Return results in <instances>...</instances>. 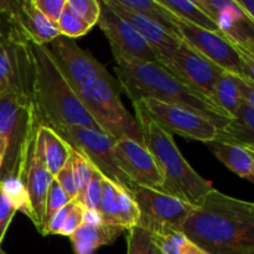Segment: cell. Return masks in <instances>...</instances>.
<instances>
[{
  "label": "cell",
  "instance_id": "obj_1",
  "mask_svg": "<svg viewBox=\"0 0 254 254\" xmlns=\"http://www.w3.org/2000/svg\"><path fill=\"white\" fill-rule=\"evenodd\" d=\"M180 231L206 254H254V203L213 188Z\"/></svg>",
  "mask_w": 254,
  "mask_h": 254
},
{
  "label": "cell",
  "instance_id": "obj_2",
  "mask_svg": "<svg viewBox=\"0 0 254 254\" xmlns=\"http://www.w3.org/2000/svg\"><path fill=\"white\" fill-rule=\"evenodd\" d=\"M31 59V102L39 126L54 130L68 127L98 129L82 106L45 46L29 42Z\"/></svg>",
  "mask_w": 254,
  "mask_h": 254
},
{
  "label": "cell",
  "instance_id": "obj_3",
  "mask_svg": "<svg viewBox=\"0 0 254 254\" xmlns=\"http://www.w3.org/2000/svg\"><path fill=\"white\" fill-rule=\"evenodd\" d=\"M117 81L131 102L154 99L192 109L215 122L221 129L231 117L211 99L198 93L156 62H117Z\"/></svg>",
  "mask_w": 254,
  "mask_h": 254
},
{
  "label": "cell",
  "instance_id": "obj_4",
  "mask_svg": "<svg viewBox=\"0 0 254 254\" xmlns=\"http://www.w3.org/2000/svg\"><path fill=\"white\" fill-rule=\"evenodd\" d=\"M135 121L140 129L141 141L151 153L163 176L161 191L189 205L197 206L213 189L210 181L205 180L184 158L173 134L139 111H135Z\"/></svg>",
  "mask_w": 254,
  "mask_h": 254
},
{
  "label": "cell",
  "instance_id": "obj_5",
  "mask_svg": "<svg viewBox=\"0 0 254 254\" xmlns=\"http://www.w3.org/2000/svg\"><path fill=\"white\" fill-rule=\"evenodd\" d=\"M37 127L30 97L14 92L0 94V181L21 179L27 148Z\"/></svg>",
  "mask_w": 254,
  "mask_h": 254
},
{
  "label": "cell",
  "instance_id": "obj_6",
  "mask_svg": "<svg viewBox=\"0 0 254 254\" xmlns=\"http://www.w3.org/2000/svg\"><path fill=\"white\" fill-rule=\"evenodd\" d=\"M71 88L102 131L116 140L129 136L141 141L135 117L129 113L122 102L121 86L109 72L88 77Z\"/></svg>",
  "mask_w": 254,
  "mask_h": 254
},
{
  "label": "cell",
  "instance_id": "obj_7",
  "mask_svg": "<svg viewBox=\"0 0 254 254\" xmlns=\"http://www.w3.org/2000/svg\"><path fill=\"white\" fill-rule=\"evenodd\" d=\"M178 27L181 41L190 45L223 72L254 83V56L243 52L223 35L200 29L183 20H179Z\"/></svg>",
  "mask_w": 254,
  "mask_h": 254
},
{
  "label": "cell",
  "instance_id": "obj_8",
  "mask_svg": "<svg viewBox=\"0 0 254 254\" xmlns=\"http://www.w3.org/2000/svg\"><path fill=\"white\" fill-rule=\"evenodd\" d=\"M55 131L71 148L84 156L104 178L126 189L129 193L134 190L136 185L127 178L117 163L113 150L116 139L104 131L86 127H68Z\"/></svg>",
  "mask_w": 254,
  "mask_h": 254
},
{
  "label": "cell",
  "instance_id": "obj_9",
  "mask_svg": "<svg viewBox=\"0 0 254 254\" xmlns=\"http://www.w3.org/2000/svg\"><path fill=\"white\" fill-rule=\"evenodd\" d=\"M135 111L141 112L153 119L156 124L169 131L184 136L189 140L208 141L216 140L218 138L221 128L207 117L175 104L163 103L154 99H140L133 102Z\"/></svg>",
  "mask_w": 254,
  "mask_h": 254
},
{
  "label": "cell",
  "instance_id": "obj_10",
  "mask_svg": "<svg viewBox=\"0 0 254 254\" xmlns=\"http://www.w3.org/2000/svg\"><path fill=\"white\" fill-rule=\"evenodd\" d=\"M130 195L140 210L138 226L150 232L159 230L180 231L193 207L175 196L141 186H135Z\"/></svg>",
  "mask_w": 254,
  "mask_h": 254
},
{
  "label": "cell",
  "instance_id": "obj_11",
  "mask_svg": "<svg viewBox=\"0 0 254 254\" xmlns=\"http://www.w3.org/2000/svg\"><path fill=\"white\" fill-rule=\"evenodd\" d=\"M108 39L116 62H156L155 54L143 39L138 30L119 16L102 0L101 14L97 22Z\"/></svg>",
  "mask_w": 254,
  "mask_h": 254
},
{
  "label": "cell",
  "instance_id": "obj_12",
  "mask_svg": "<svg viewBox=\"0 0 254 254\" xmlns=\"http://www.w3.org/2000/svg\"><path fill=\"white\" fill-rule=\"evenodd\" d=\"M161 66L184 83L213 102L215 86L223 71L198 54L190 45L181 41L175 54Z\"/></svg>",
  "mask_w": 254,
  "mask_h": 254
},
{
  "label": "cell",
  "instance_id": "obj_13",
  "mask_svg": "<svg viewBox=\"0 0 254 254\" xmlns=\"http://www.w3.org/2000/svg\"><path fill=\"white\" fill-rule=\"evenodd\" d=\"M14 92L31 98L29 41L19 32L0 45V94Z\"/></svg>",
  "mask_w": 254,
  "mask_h": 254
},
{
  "label": "cell",
  "instance_id": "obj_14",
  "mask_svg": "<svg viewBox=\"0 0 254 254\" xmlns=\"http://www.w3.org/2000/svg\"><path fill=\"white\" fill-rule=\"evenodd\" d=\"M113 150L119 168L134 185L161 191L163 176L151 153L141 141L122 136L114 141Z\"/></svg>",
  "mask_w": 254,
  "mask_h": 254
},
{
  "label": "cell",
  "instance_id": "obj_15",
  "mask_svg": "<svg viewBox=\"0 0 254 254\" xmlns=\"http://www.w3.org/2000/svg\"><path fill=\"white\" fill-rule=\"evenodd\" d=\"M193 2L217 24L226 39L254 56V22L245 16L235 0H193Z\"/></svg>",
  "mask_w": 254,
  "mask_h": 254
},
{
  "label": "cell",
  "instance_id": "obj_16",
  "mask_svg": "<svg viewBox=\"0 0 254 254\" xmlns=\"http://www.w3.org/2000/svg\"><path fill=\"white\" fill-rule=\"evenodd\" d=\"M45 47L71 87L88 77L108 73L107 67L79 47L73 39L60 35Z\"/></svg>",
  "mask_w": 254,
  "mask_h": 254
},
{
  "label": "cell",
  "instance_id": "obj_17",
  "mask_svg": "<svg viewBox=\"0 0 254 254\" xmlns=\"http://www.w3.org/2000/svg\"><path fill=\"white\" fill-rule=\"evenodd\" d=\"M21 180L27 191V196H29L30 207H31V221L37 231L42 235L45 226V206H46L47 192H49L50 184L54 180V176L49 173L37 153L35 135L27 148L21 173Z\"/></svg>",
  "mask_w": 254,
  "mask_h": 254
},
{
  "label": "cell",
  "instance_id": "obj_18",
  "mask_svg": "<svg viewBox=\"0 0 254 254\" xmlns=\"http://www.w3.org/2000/svg\"><path fill=\"white\" fill-rule=\"evenodd\" d=\"M9 14L14 29L31 44L45 46L60 36L56 25L35 6L32 0H9Z\"/></svg>",
  "mask_w": 254,
  "mask_h": 254
},
{
  "label": "cell",
  "instance_id": "obj_19",
  "mask_svg": "<svg viewBox=\"0 0 254 254\" xmlns=\"http://www.w3.org/2000/svg\"><path fill=\"white\" fill-rule=\"evenodd\" d=\"M108 6H111L117 14L128 22H130L139 34L143 36L146 44L150 46L153 52L155 54L158 62L160 64H164L178 50L181 40L171 36L169 32H166L163 27L159 26L154 21L149 20L148 17L138 14V12L130 11L124 7L119 6L114 0H103Z\"/></svg>",
  "mask_w": 254,
  "mask_h": 254
},
{
  "label": "cell",
  "instance_id": "obj_20",
  "mask_svg": "<svg viewBox=\"0 0 254 254\" xmlns=\"http://www.w3.org/2000/svg\"><path fill=\"white\" fill-rule=\"evenodd\" d=\"M206 145L216 158L240 178L254 181V148L227 140L208 141Z\"/></svg>",
  "mask_w": 254,
  "mask_h": 254
},
{
  "label": "cell",
  "instance_id": "obj_21",
  "mask_svg": "<svg viewBox=\"0 0 254 254\" xmlns=\"http://www.w3.org/2000/svg\"><path fill=\"white\" fill-rule=\"evenodd\" d=\"M37 153L52 176H56L71 156V146L50 127L39 126L35 134Z\"/></svg>",
  "mask_w": 254,
  "mask_h": 254
},
{
  "label": "cell",
  "instance_id": "obj_22",
  "mask_svg": "<svg viewBox=\"0 0 254 254\" xmlns=\"http://www.w3.org/2000/svg\"><path fill=\"white\" fill-rule=\"evenodd\" d=\"M123 233V230L106 225H84L69 237L76 254H94L98 248L112 245Z\"/></svg>",
  "mask_w": 254,
  "mask_h": 254
},
{
  "label": "cell",
  "instance_id": "obj_23",
  "mask_svg": "<svg viewBox=\"0 0 254 254\" xmlns=\"http://www.w3.org/2000/svg\"><path fill=\"white\" fill-rule=\"evenodd\" d=\"M114 1L124 9L148 17L149 20L163 27L171 36L181 40L178 27L179 19L170 10L163 6L158 0H114Z\"/></svg>",
  "mask_w": 254,
  "mask_h": 254
},
{
  "label": "cell",
  "instance_id": "obj_24",
  "mask_svg": "<svg viewBox=\"0 0 254 254\" xmlns=\"http://www.w3.org/2000/svg\"><path fill=\"white\" fill-rule=\"evenodd\" d=\"M217 139L254 148V106L241 102L235 117L221 129Z\"/></svg>",
  "mask_w": 254,
  "mask_h": 254
},
{
  "label": "cell",
  "instance_id": "obj_25",
  "mask_svg": "<svg viewBox=\"0 0 254 254\" xmlns=\"http://www.w3.org/2000/svg\"><path fill=\"white\" fill-rule=\"evenodd\" d=\"M158 1L166 9L170 10L179 20L189 22L200 29L222 35L217 24L193 1H190V0H158Z\"/></svg>",
  "mask_w": 254,
  "mask_h": 254
},
{
  "label": "cell",
  "instance_id": "obj_26",
  "mask_svg": "<svg viewBox=\"0 0 254 254\" xmlns=\"http://www.w3.org/2000/svg\"><path fill=\"white\" fill-rule=\"evenodd\" d=\"M240 77L223 72L213 91V102L233 118L241 104Z\"/></svg>",
  "mask_w": 254,
  "mask_h": 254
},
{
  "label": "cell",
  "instance_id": "obj_27",
  "mask_svg": "<svg viewBox=\"0 0 254 254\" xmlns=\"http://www.w3.org/2000/svg\"><path fill=\"white\" fill-rule=\"evenodd\" d=\"M150 233L154 242L163 254H206L181 231L159 230Z\"/></svg>",
  "mask_w": 254,
  "mask_h": 254
},
{
  "label": "cell",
  "instance_id": "obj_28",
  "mask_svg": "<svg viewBox=\"0 0 254 254\" xmlns=\"http://www.w3.org/2000/svg\"><path fill=\"white\" fill-rule=\"evenodd\" d=\"M0 190L5 193L10 202L12 203L16 211L29 216L31 220V207H30L29 196L25 189L24 183L20 178H7L0 181Z\"/></svg>",
  "mask_w": 254,
  "mask_h": 254
},
{
  "label": "cell",
  "instance_id": "obj_29",
  "mask_svg": "<svg viewBox=\"0 0 254 254\" xmlns=\"http://www.w3.org/2000/svg\"><path fill=\"white\" fill-rule=\"evenodd\" d=\"M127 242L128 254H163L154 242L151 233L139 226L128 230Z\"/></svg>",
  "mask_w": 254,
  "mask_h": 254
},
{
  "label": "cell",
  "instance_id": "obj_30",
  "mask_svg": "<svg viewBox=\"0 0 254 254\" xmlns=\"http://www.w3.org/2000/svg\"><path fill=\"white\" fill-rule=\"evenodd\" d=\"M64 7L89 27L98 22L101 14V1L98 0H66Z\"/></svg>",
  "mask_w": 254,
  "mask_h": 254
},
{
  "label": "cell",
  "instance_id": "obj_31",
  "mask_svg": "<svg viewBox=\"0 0 254 254\" xmlns=\"http://www.w3.org/2000/svg\"><path fill=\"white\" fill-rule=\"evenodd\" d=\"M103 180L104 176L94 169L91 181L87 185L86 190L77 198V202L83 206L84 210H97L98 211L101 203L102 192H103Z\"/></svg>",
  "mask_w": 254,
  "mask_h": 254
},
{
  "label": "cell",
  "instance_id": "obj_32",
  "mask_svg": "<svg viewBox=\"0 0 254 254\" xmlns=\"http://www.w3.org/2000/svg\"><path fill=\"white\" fill-rule=\"evenodd\" d=\"M71 161H72V169H73L74 180H76L77 189H78V197L83 193L86 190L87 185L91 181L92 175H93L94 168L92 164L87 160L84 156L73 148H71ZM77 197V198H78Z\"/></svg>",
  "mask_w": 254,
  "mask_h": 254
},
{
  "label": "cell",
  "instance_id": "obj_33",
  "mask_svg": "<svg viewBox=\"0 0 254 254\" xmlns=\"http://www.w3.org/2000/svg\"><path fill=\"white\" fill-rule=\"evenodd\" d=\"M56 26L61 36L73 40L79 36H83V35H86L92 29L88 25L77 19L76 16H73L68 10H66V7L62 11L60 19L57 20Z\"/></svg>",
  "mask_w": 254,
  "mask_h": 254
},
{
  "label": "cell",
  "instance_id": "obj_34",
  "mask_svg": "<svg viewBox=\"0 0 254 254\" xmlns=\"http://www.w3.org/2000/svg\"><path fill=\"white\" fill-rule=\"evenodd\" d=\"M69 201L72 200L64 193V191L62 190L61 186H60L59 184H57V181L54 179V180L51 181V184H50L49 192H47L46 206H45V223L49 221V218L51 217L56 211H59L60 208L66 206Z\"/></svg>",
  "mask_w": 254,
  "mask_h": 254
},
{
  "label": "cell",
  "instance_id": "obj_35",
  "mask_svg": "<svg viewBox=\"0 0 254 254\" xmlns=\"http://www.w3.org/2000/svg\"><path fill=\"white\" fill-rule=\"evenodd\" d=\"M54 179L57 181V184L61 186L62 190L64 191V193L71 200H77V197H78V189H77L76 180H74L71 156H69L68 160L66 161V164L62 166L61 170L56 174Z\"/></svg>",
  "mask_w": 254,
  "mask_h": 254
},
{
  "label": "cell",
  "instance_id": "obj_36",
  "mask_svg": "<svg viewBox=\"0 0 254 254\" xmlns=\"http://www.w3.org/2000/svg\"><path fill=\"white\" fill-rule=\"evenodd\" d=\"M74 205H76V200H72V201H69L66 206H64V207L60 208L59 211H56V212H55L54 215L49 218V221L45 223L42 235L44 236L59 235L60 230L62 228V226H64L67 216H68V213L71 212V210L73 208Z\"/></svg>",
  "mask_w": 254,
  "mask_h": 254
},
{
  "label": "cell",
  "instance_id": "obj_37",
  "mask_svg": "<svg viewBox=\"0 0 254 254\" xmlns=\"http://www.w3.org/2000/svg\"><path fill=\"white\" fill-rule=\"evenodd\" d=\"M35 6L52 22L56 25L66 5V0H32Z\"/></svg>",
  "mask_w": 254,
  "mask_h": 254
},
{
  "label": "cell",
  "instance_id": "obj_38",
  "mask_svg": "<svg viewBox=\"0 0 254 254\" xmlns=\"http://www.w3.org/2000/svg\"><path fill=\"white\" fill-rule=\"evenodd\" d=\"M83 212L84 208L83 206L79 205L76 201V205L71 210V212L67 216L66 221H64V226L60 230L59 236H64V237H71L77 230L82 226L83 223Z\"/></svg>",
  "mask_w": 254,
  "mask_h": 254
},
{
  "label": "cell",
  "instance_id": "obj_39",
  "mask_svg": "<svg viewBox=\"0 0 254 254\" xmlns=\"http://www.w3.org/2000/svg\"><path fill=\"white\" fill-rule=\"evenodd\" d=\"M15 213H16V208L12 206L5 193L0 190V245L4 241L6 231Z\"/></svg>",
  "mask_w": 254,
  "mask_h": 254
},
{
  "label": "cell",
  "instance_id": "obj_40",
  "mask_svg": "<svg viewBox=\"0 0 254 254\" xmlns=\"http://www.w3.org/2000/svg\"><path fill=\"white\" fill-rule=\"evenodd\" d=\"M9 14V0H0V45L16 34Z\"/></svg>",
  "mask_w": 254,
  "mask_h": 254
},
{
  "label": "cell",
  "instance_id": "obj_41",
  "mask_svg": "<svg viewBox=\"0 0 254 254\" xmlns=\"http://www.w3.org/2000/svg\"><path fill=\"white\" fill-rule=\"evenodd\" d=\"M241 11L250 21L254 22V0H235Z\"/></svg>",
  "mask_w": 254,
  "mask_h": 254
},
{
  "label": "cell",
  "instance_id": "obj_42",
  "mask_svg": "<svg viewBox=\"0 0 254 254\" xmlns=\"http://www.w3.org/2000/svg\"><path fill=\"white\" fill-rule=\"evenodd\" d=\"M83 223L84 225H102L104 222L102 220L101 213L97 210H84Z\"/></svg>",
  "mask_w": 254,
  "mask_h": 254
},
{
  "label": "cell",
  "instance_id": "obj_43",
  "mask_svg": "<svg viewBox=\"0 0 254 254\" xmlns=\"http://www.w3.org/2000/svg\"><path fill=\"white\" fill-rule=\"evenodd\" d=\"M0 254H6L4 252V251H1V248H0Z\"/></svg>",
  "mask_w": 254,
  "mask_h": 254
}]
</instances>
